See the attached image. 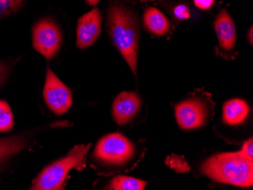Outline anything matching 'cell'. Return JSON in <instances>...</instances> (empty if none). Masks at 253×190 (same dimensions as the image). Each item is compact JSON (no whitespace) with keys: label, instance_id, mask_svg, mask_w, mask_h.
<instances>
[{"label":"cell","instance_id":"obj_22","mask_svg":"<svg viewBox=\"0 0 253 190\" xmlns=\"http://www.w3.org/2000/svg\"><path fill=\"white\" fill-rule=\"evenodd\" d=\"M85 1L89 5H96L100 0H85Z\"/></svg>","mask_w":253,"mask_h":190},{"label":"cell","instance_id":"obj_4","mask_svg":"<svg viewBox=\"0 0 253 190\" xmlns=\"http://www.w3.org/2000/svg\"><path fill=\"white\" fill-rule=\"evenodd\" d=\"M134 152L133 143L122 133H115L105 136L98 142L93 156L105 164L122 165L131 159Z\"/></svg>","mask_w":253,"mask_h":190},{"label":"cell","instance_id":"obj_18","mask_svg":"<svg viewBox=\"0 0 253 190\" xmlns=\"http://www.w3.org/2000/svg\"><path fill=\"white\" fill-rule=\"evenodd\" d=\"M174 16L180 20H185L190 18V11L185 5H178L174 8Z\"/></svg>","mask_w":253,"mask_h":190},{"label":"cell","instance_id":"obj_1","mask_svg":"<svg viewBox=\"0 0 253 190\" xmlns=\"http://www.w3.org/2000/svg\"><path fill=\"white\" fill-rule=\"evenodd\" d=\"M107 29L114 45L136 76L140 45L137 15L130 7L119 2H112L107 10Z\"/></svg>","mask_w":253,"mask_h":190},{"label":"cell","instance_id":"obj_7","mask_svg":"<svg viewBox=\"0 0 253 190\" xmlns=\"http://www.w3.org/2000/svg\"><path fill=\"white\" fill-rule=\"evenodd\" d=\"M175 115L177 124L181 128L193 130L206 124L208 109L200 99H187L176 106Z\"/></svg>","mask_w":253,"mask_h":190},{"label":"cell","instance_id":"obj_12","mask_svg":"<svg viewBox=\"0 0 253 190\" xmlns=\"http://www.w3.org/2000/svg\"><path fill=\"white\" fill-rule=\"evenodd\" d=\"M145 28L157 36H165L170 31V24L166 15L158 8L149 7L143 14Z\"/></svg>","mask_w":253,"mask_h":190},{"label":"cell","instance_id":"obj_15","mask_svg":"<svg viewBox=\"0 0 253 190\" xmlns=\"http://www.w3.org/2000/svg\"><path fill=\"white\" fill-rule=\"evenodd\" d=\"M13 125V114L9 105L3 100H0V133L10 131Z\"/></svg>","mask_w":253,"mask_h":190},{"label":"cell","instance_id":"obj_20","mask_svg":"<svg viewBox=\"0 0 253 190\" xmlns=\"http://www.w3.org/2000/svg\"><path fill=\"white\" fill-rule=\"evenodd\" d=\"M214 3V0H194L196 6L201 9H209Z\"/></svg>","mask_w":253,"mask_h":190},{"label":"cell","instance_id":"obj_10","mask_svg":"<svg viewBox=\"0 0 253 190\" xmlns=\"http://www.w3.org/2000/svg\"><path fill=\"white\" fill-rule=\"evenodd\" d=\"M214 28L220 47L227 52L233 50L237 40L236 26L226 8H223L217 14L214 21Z\"/></svg>","mask_w":253,"mask_h":190},{"label":"cell","instance_id":"obj_9","mask_svg":"<svg viewBox=\"0 0 253 190\" xmlns=\"http://www.w3.org/2000/svg\"><path fill=\"white\" fill-rule=\"evenodd\" d=\"M141 99L134 92H122L116 96L112 105V115L119 125H125L137 114Z\"/></svg>","mask_w":253,"mask_h":190},{"label":"cell","instance_id":"obj_3","mask_svg":"<svg viewBox=\"0 0 253 190\" xmlns=\"http://www.w3.org/2000/svg\"><path fill=\"white\" fill-rule=\"evenodd\" d=\"M91 146V144L78 145L65 157L44 167L33 181L30 190H63L68 173L72 169L82 171L86 167V154Z\"/></svg>","mask_w":253,"mask_h":190},{"label":"cell","instance_id":"obj_5","mask_svg":"<svg viewBox=\"0 0 253 190\" xmlns=\"http://www.w3.org/2000/svg\"><path fill=\"white\" fill-rule=\"evenodd\" d=\"M32 40L35 50L49 62L60 50L62 43V30L52 18H42L33 26Z\"/></svg>","mask_w":253,"mask_h":190},{"label":"cell","instance_id":"obj_14","mask_svg":"<svg viewBox=\"0 0 253 190\" xmlns=\"http://www.w3.org/2000/svg\"><path fill=\"white\" fill-rule=\"evenodd\" d=\"M147 182L134 177L117 176L111 180L106 190H143Z\"/></svg>","mask_w":253,"mask_h":190},{"label":"cell","instance_id":"obj_2","mask_svg":"<svg viewBox=\"0 0 253 190\" xmlns=\"http://www.w3.org/2000/svg\"><path fill=\"white\" fill-rule=\"evenodd\" d=\"M202 172L214 181L240 187L253 184V161L240 152L221 153L206 160Z\"/></svg>","mask_w":253,"mask_h":190},{"label":"cell","instance_id":"obj_13","mask_svg":"<svg viewBox=\"0 0 253 190\" xmlns=\"http://www.w3.org/2000/svg\"><path fill=\"white\" fill-rule=\"evenodd\" d=\"M250 107L242 99H231L224 103L223 107V120L229 125L242 123L248 115Z\"/></svg>","mask_w":253,"mask_h":190},{"label":"cell","instance_id":"obj_21","mask_svg":"<svg viewBox=\"0 0 253 190\" xmlns=\"http://www.w3.org/2000/svg\"><path fill=\"white\" fill-rule=\"evenodd\" d=\"M248 41L250 42V43L251 44V45H253V27H251L250 28V31L248 32Z\"/></svg>","mask_w":253,"mask_h":190},{"label":"cell","instance_id":"obj_8","mask_svg":"<svg viewBox=\"0 0 253 190\" xmlns=\"http://www.w3.org/2000/svg\"><path fill=\"white\" fill-rule=\"evenodd\" d=\"M102 13L97 7L78 19L77 46L80 49H87L96 42L102 32Z\"/></svg>","mask_w":253,"mask_h":190},{"label":"cell","instance_id":"obj_19","mask_svg":"<svg viewBox=\"0 0 253 190\" xmlns=\"http://www.w3.org/2000/svg\"><path fill=\"white\" fill-rule=\"evenodd\" d=\"M240 154H242L247 159L253 161V137L247 140L244 144L242 150L239 152Z\"/></svg>","mask_w":253,"mask_h":190},{"label":"cell","instance_id":"obj_17","mask_svg":"<svg viewBox=\"0 0 253 190\" xmlns=\"http://www.w3.org/2000/svg\"><path fill=\"white\" fill-rule=\"evenodd\" d=\"M12 66V62L0 61V89L8 80Z\"/></svg>","mask_w":253,"mask_h":190},{"label":"cell","instance_id":"obj_11","mask_svg":"<svg viewBox=\"0 0 253 190\" xmlns=\"http://www.w3.org/2000/svg\"><path fill=\"white\" fill-rule=\"evenodd\" d=\"M29 142L30 135L27 133L0 138V170L14 156L25 150Z\"/></svg>","mask_w":253,"mask_h":190},{"label":"cell","instance_id":"obj_6","mask_svg":"<svg viewBox=\"0 0 253 190\" xmlns=\"http://www.w3.org/2000/svg\"><path fill=\"white\" fill-rule=\"evenodd\" d=\"M42 95L46 106L57 115L68 113L73 103L72 90L49 68L46 71Z\"/></svg>","mask_w":253,"mask_h":190},{"label":"cell","instance_id":"obj_16","mask_svg":"<svg viewBox=\"0 0 253 190\" xmlns=\"http://www.w3.org/2000/svg\"><path fill=\"white\" fill-rule=\"evenodd\" d=\"M25 3L26 0H0V19L19 12Z\"/></svg>","mask_w":253,"mask_h":190}]
</instances>
